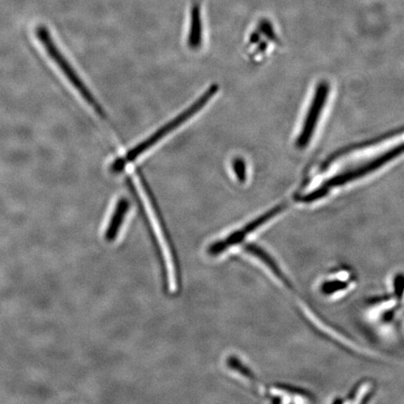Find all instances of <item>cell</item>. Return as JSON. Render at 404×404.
<instances>
[{
    "label": "cell",
    "mask_w": 404,
    "mask_h": 404,
    "mask_svg": "<svg viewBox=\"0 0 404 404\" xmlns=\"http://www.w3.org/2000/svg\"><path fill=\"white\" fill-rule=\"evenodd\" d=\"M218 90L219 85H211L196 102L192 103L185 111H183L182 113L178 114V116L174 117V119H172L171 121L162 125L160 130L153 133L150 137L146 139V140L141 141V143L137 144V146L132 147V148L125 153L123 157L113 160L110 166L111 172H113V174H120V172L124 171L125 167L134 162L140 155H144V153L148 151V150L154 147L155 144H158L161 140L167 137L169 133L174 132V131L179 128L181 125L185 124V123L188 122V120L194 116H196V114L199 113L200 110H202L206 104L216 96Z\"/></svg>",
    "instance_id": "obj_1"
},
{
    "label": "cell",
    "mask_w": 404,
    "mask_h": 404,
    "mask_svg": "<svg viewBox=\"0 0 404 404\" xmlns=\"http://www.w3.org/2000/svg\"><path fill=\"white\" fill-rule=\"evenodd\" d=\"M39 37L43 41L44 46L46 47L47 51H48L53 60H54L57 65L60 67V69L62 71L64 75L68 78L71 85L77 89V91L79 92V94L83 97V99L97 111V113L99 114V116H106L104 110H103L100 103L97 102L96 97H95L94 95L89 90L88 86L85 85V83L81 79L79 75L74 71V69L72 68L71 64H69L66 58L63 57L62 54H61V52H60V50L57 49L54 41H53L51 37H50L47 30L44 29H39Z\"/></svg>",
    "instance_id": "obj_2"
},
{
    "label": "cell",
    "mask_w": 404,
    "mask_h": 404,
    "mask_svg": "<svg viewBox=\"0 0 404 404\" xmlns=\"http://www.w3.org/2000/svg\"><path fill=\"white\" fill-rule=\"evenodd\" d=\"M279 207L274 209V210L267 211L264 216L258 217L253 221L250 222L249 224L244 225L241 230L234 231L233 233L230 234V235L225 237V239H220V241L214 242V244L209 245L207 252L210 256H219L220 253L227 251L228 248L234 246V245L241 244L242 241L249 234L252 233L253 231L258 230L260 228L264 223H266L267 220L272 218L275 214L279 213Z\"/></svg>",
    "instance_id": "obj_3"
},
{
    "label": "cell",
    "mask_w": 404,
    "mask_h": 404,
    "mask_svg": "<svg viewBox=\"0 0 404 404\" xmlns=\"http://www.w3.org/2000/svg\"><path fill=\"white\" fill-rule=\"evenodd\" d=\"M403 152L404 144H401V146L392 149L391 151L386 153V154L382 155V157L370 161V162L366 164V165L353 169V171L347 172V174L338 175V176L333 178V179H330L323 186V188H333V186L344 185V183H347L349 182V181L364 176L365 174H369V172H372L373 169L380 168V167L383 166V164L386 163L387 161L391 160L392 158L403 154Z\"/></svg>",
    "instance_id": "obj_4"
},
{
    "label": "cell",
    "mask_w": 404,
    "mask_h": 404,
    "mask_svg": "<svg viewBox=\"0 0 404 404\" xmlns=\"http://www.w3.org/2000/svg\"><path fill=\"white\" fill-rule=\"evenodd\" d=\"M327 95V85H320L319 88L317 89L316 97H314L310 111H309L307 119H306L305 124L303 125L302 132L300 134L299 140H298V146L302 147L307 146L312 135H313L314 128L316 127L317 120H319L320 111L324 107Z\"/></svg>",
    "instance_id": "obj_5"
},
{
    "label": "cell",
    "mask_w": 404,
    "mask_h": 404,
    "mask_svg": "<svg viewBox=\"0 0 404 404\" xmlns=\"http://www.w3.org/2000/svg\"><path fill=\"white\" fill-rule=\"evenodd\" d=\"M203 0H191L190 25H189L188 46L199 49L202 43V4Z\"/></svg>",
    "instance_id": "obj_6"
},
{
    "label": "cell",
    "mask_w": 404,
    "mask_h": 404,
    "mask_svg": "<svg viewBox=\"0 0 404 404\" xmlns=\"http://www.w3.org/2000/svg\"><path fill=\"white\" fill-rule=\"evenodd\" d=\"M130 200L125 199V197H122V199L118 200L110 222H109L107 230L105 231L106 241L109 242L116 241V237L118 236L119 230H121L123 223L125 221V216L130 211Z\"/></svg>",
    "instance_id": "obj_7"
},
{
    "label": "cell",
    "mask_w": 404,
    "mask_h": 404,
    "mask_svg": "<svg viewBox=\"0 0 404 404\" xmlns=\"http://www.w3.org/2000/svg\"><path fill=\"white\" fill-rule=\"evenodd\" d=\"M233 168L239 181L244 182L245 180V165L244 161L242 160H236L233 162Z\"/></svg>",
    "instance_id": "obj_8"
}]
</instances>
